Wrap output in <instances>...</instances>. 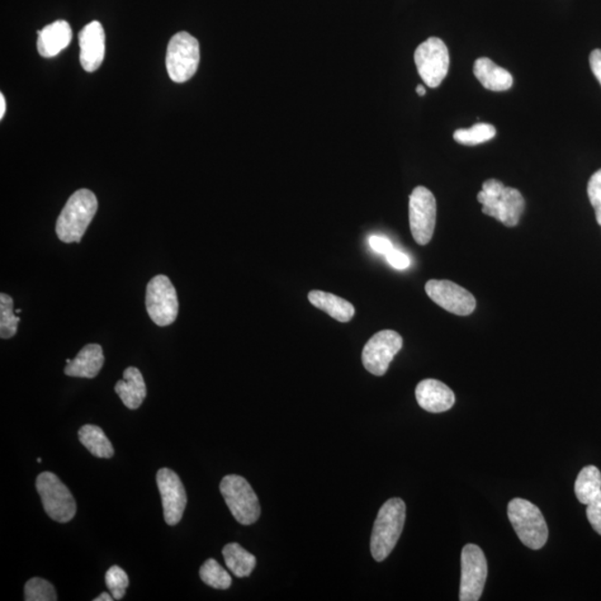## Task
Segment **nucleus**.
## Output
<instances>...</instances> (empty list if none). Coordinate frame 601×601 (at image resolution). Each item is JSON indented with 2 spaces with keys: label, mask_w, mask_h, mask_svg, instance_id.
Returning a JSON list of instances; mask_svg holds the SVG:
<instances>
[{
  "label": "nucleus",
  "mask_w": 601,
  "mask_h": 601,
  "mask_svg": "<svg viewBox=\"0 0 601 601\" xmlns=\"http://www.w3.org/2000/svg\"><path fill=\"white\" fill-rule=\"evenodd\" d=\"M307 297L312 305L339 322L351 321L356 314L351 303L331 293L314 290L311 291Z\"/></svg>",
  "instance_id": "obj_21"
},
{
  "label": "nucleus",
  "mask_w": 601,
  "mask_h": 601,
  "mask_svg": "<svg viewBox=\"0 0 601 601\" xmlns=\"http://www.w3.org/2000/svg\"><path fill=\"white\" fill-rule=\"evenodd\" d=\"M590 68L593 70L595 77L598 79L601 85V50L591 51L589 57Z\"/></svg>",
  "instance_id": "obj_34"
},
{
  "label": "nucleus",
  "mask_w": 601,
  "mask_h": 601,
  "mask_svg": "<svg viewBox=\"0 0 601 601\" xmlns=\"http://www.w3.org/2000/svg\"><path fill=\"white\" fill-rule=\"evenodd\" d=\"M160 496H162L164 520L168 526L181 522L187 504L186 488L173 470L163 468L156 475Z\"/></svg>",
  "instance_id": "obj_14"
},
{
  "label": "nucleus",
  "mask_w": 601,
  "mask_h": 601,
  "mask_svg": "<svg viewBox=\"0 0 601 601\" xmlns=\"http://www.w3.org/2000/svg\"><path fill=\"white\" fill-rule=\"evenodd\" d=\"M200 44L187 32L175 34L168 42L167 68L175 83H186L196 75L200 64Z\"/></svg>",
  "instance_id": "obj_6"
},
{
  "label": "nucleus",
  "mask_w": 601,
  "mask_h": 601,
  "mask_svg": "<svg viewBox=\"0 0 601 601\" xmlns=\"http://www.w3.org/2000/svg\"><path fill=\"white\" fill-rule=\"evenodd\" d=\"M26 601H56L54 586L45 579L32 578L25 585Z\"/></svg>",
  "instance_id": "obj_28"
},
{
  "label": "nucleus",
  "mask_w": 601,
  "mask_h": 601,
  "mask_svg": "<svg viewBox=\"0 0 601 601\" xmlns=\"http://www.w3.org/2000/svg\"><path fill=\"white\" fill-rule=\"evenodd\" d=\"M405 504L400 498L387 501L378 510L371 536V553L377 561L389 557L399 542L405 523Z\"/></svg>",
  "instance_id": "obj_2"
},
{
  "label": "nucleus",
  "mask_w": 601,
  "mask_h": 601,
  "mask_svg": "<svg viewBox=\"0 0 601 601\" xmlns=\"http://www.w3.org/2000/svg\"><path fill=\"white\" fill-rule=\"evenodd\" d=\"M200 577L203 583L214 589H229L232 578L223 567L214 560H208L201 567Z\"/></svg>",
  "instance_id": "obj_26"
},
{
  "label": "nucleus",
  "mask_w": 601,
  "mask_h": 601,
  "mask_svg": "<svg viewBox=\"0 0 601 601\" xmlns=\"http://www.w3.org/2000/svg\"><path fill=\"white\" fill-rule=\"evenodd\" d=\"M511 524L524 546L539 551L548 541V527L541 509L528 500L514 498L508 505Z\"/></svg>",
  "instance_id": "obj_3"
},
{
  "label": "nucleus",
  "mask_w": 601,
  "mask_h": 601,
  "mask_svg": "<svg viewBox=\"0 0 601 601\" xmlns=\"http://www.w3.org/2000/svg\"><path fill=\"white\" fill-rule=\"evenodd\" d=\"M115 392L127 408L139 409L148 395L144 378L139 369L127 368L123 375V380L116 383Z\"/></svg>",
  "instance_id": "obj_20"
},
{
  "label": "nucleus",
  "mask_w": 601,
  "mask_h": 601,
  "mask_svg": "<svg viewBox=\"0 0 601 601\" xmlns=\"http://www.w3.org/2000/svg\"><path fill=\"white\" fill-rule=\"evenodd\" d=\"M80 443L87 449L94 457L110 459L114 456L113 444L97 425L87 424L79 429Z\"/></svg>",
  "instance_id": "obj_22"
},
{
  "label": "nucleus",
  "mask_w": 601,
  "mask_h": 601,
  "mask_svg": "<svg viewBox=\"0 0 601 601\" xmlns=\"http://www.w3.org/2000/svg\"><path fill=\"white\" fill-rule=\"evenodd\" d=\"M73 38L72 28L65 21H56L38 32L37 50L41 56L51 59L63 51Z\"/></svg>",
  "instance_id": "obj_17"
},
{
  "label": "nucleus",
  "mask_w": 601,
  "mask_h": 601,
  "mask_svg": "<svg viewBox=\"0 0 601 601\" xmlns=\"http://www.w3.org/2000/svg\"><path fill=\"white\" fill-rule=\"evenodd\" d=\"M220 490L236 522L244 526L258 522L261 514L257 494L243 477L229 475L221 481Z\"/></svg>",
  "instance_id": "obj_4"
},
{
  "label": "nucleus",
  "mask_w": 601,
  "mask_h": 601,
  "mask_svg": "<svg viewBox=\"0 0 601 601\" xmlns=\"http://www.w3.org/2000/svg\"><path fill=\"white\" fill-rule=\"evenodd\" d=\"M21 319L14 312V300L11 296L0 295V337L11 339L17 332V326Z\"/></svg>",
  "instance_id": "obj_27"
},
{
  "label": "nucleus",
  "mask_w": 601,
  "mask_h": 601,
  "mask_svg": "<svg viewBox=\"0 0 601 601\" xmlns=\"http://www.w3.org/2000/svg\"><path fill=\"white\" fill-rule=\"evenodd\" d=\"M587 192L595 210L596 220L601 226V168L590 178Z\"/></svg>",
  "instance_id": "obj_30"
},
{
  "label": "nucleus",
  "mask_w": 601,
  "mask_h": 601,
  "mask_svg": "<svg viewBox=\"0 0 601 601\" xmlns=\"http://www.w3.org/2000/svg\"><path fill=\"white\" fill-rule=\"evenodd\" d=\"M415 91L416 94L419 95V96H424L425 93H427V91H425V87H423V85H418V87H416Z\"/></svg>",
  "instance_id": "obj_37"
},
{
  "label": "nucleus",
  "mask_w": 601,
  "mask_h": 601,
  "mask_svg": "<svg viewBox=\"0 0 601 601\" xmlns=\"http://www.w3.org/2000/svg\"><path fill=\"white\" fill-rule=\"evenodd\" d=\"M496 134V127L487 123H478L470 129H460L454 132L453 139L459 144L475 146L489 141Z\"/></svg>",
  "instance_id": "obj_25"
},
{
  "label": "nucleus",
  "mask_w": 601,
  "mask_h": 601,
  "mask_svg": "<svg viewBox=\"0 0 601 601\" xmlns=\"http://www.w3.org/2000/svg\"><path fill=\"white\" fill-rule=\"evenodd\" d=\"M587 518L591 527L601 536V491L587 505Z\"/></svg>",
  "instance_id": "obj_31"
},
{
  "label": "nucleus",
  "mask_w": 601,
  "mask_h": 601,
  "mask_svg": "<svg viewBox=\"0 0 601 601\" xmlns=\"http://www.w3.org/2000/svg\"><path fill=\"white\" fill-rule=\"evenodd\" d=\"M98 202L89 189H78L66 203L56 223V234L61 242L80 243L96 214Z\"/></svg>",
  "instance_id": "obj_1"
},
{
  "label": "nucleus",
  "mask_w": 601,
  "mask_h": 601,
  "mask_svg": "<svg viewBox=\"0 0 601 601\" xmlns=\"http://www.w3.org/2000/svg\"><path fill=\"white\" fill-rule=\"evenodd\" d=\"M387 262L397 269H405L410 267V259L408 255L401 252L399 250H392L386 255Z\"/></svg>",
  "instance_id": "obj_32"
},
{
  "label": "nucleus",
  "mask_w": 601,
  "mask_h": 601,
  "mask_svg": "<svg viewBox=\"0 0 601 601\" xmlns=\"http://www.w3.org/2000/svg\"><path fill=\"white\" fill-rule=\"evenodd\" d=\"M370 245L373 250H376L378 254H385L390 252L394 250V244L391 243V241L383 236L373 235L370 238Z\"/></svg>",
  "instance_id": "obj_33"
},
{
  "label": "nucleus",
  "mask_w": 601,
  "mask_h": 601,
  "mask_svg": "<svg viewBox=\"0 0 601 601\" xmlns=\"http://www.w3.org/2000/svg\"><path fill=\"white\" fill-rule=\"evenodd\" d=\"M478 202L484 214L495 217L507 227L517 226L524 211V198L517 188L505 187L498 197L489 196L484 191L478 193Z\"/></svg>",
  "instance_id": "obj_13"
},
{
  "label": "nucleus",
  "mask_w": 601,
  "mask_h": 601,
  "mask_svg": "<svg viewBox=\"0 0 601 601\" xmlns=\"http://www.w3.org/2000/svg\"><path fill=\"white\" fill-rule=\"evenodd\" d=\"M15 312H16V314H21V310H16Z\"/></svg>",
  "instance_id": "obj_39"
},
{
  "label": "nucleus",
  "mask_w": 601,
  "mask_h": 601,
  "mask_svg": "<svg viewBox=\"0 0 601 601\" xmlns=\"http://www.w3.org/2000/svg\"><path fill=\"white\" fill-rule=\"evenodd\" d=\"M402 345H404V340L396 331H380L364 345L362 351L364 368L372 375L385 376L392 360L402 349Z\"/></svg>",
  "instance_id": "obj_11"
},
{
  "label": "nucleus",
  "mask_w": 601,
  "mask_h": 601,
  "mask_svg": "<svg viewBox=\"0 0 601 601\" xmlns=\"http://www.w3.org/2000/svg\"><path fill=\"white\" fill-rule=\"evenodd\" d=\"M80 47V64L88 73L101 68L105 57V32L102 23L94 21L80 31L78 35Z\"/></svg>",
  "instance_id": "obj_15"
},
{
  "label": "nucleus",
  "mask_w": 601,
  "mask_h": 601,
  "mask_svg": "<svg viewBox=\"0 0 601 601\" xmlns=\"http://www.w3.org/2000/svg\"><path fill=\"white\" fill-rule=\"evenodd\" d=\"M105 583L114 599L121 600L125 596L127 587L130 586V579L121 567L113 566L106 572Z\"/></svg>",
  "instance_id": "obj_29"
},
{
  "label": "nucleus",
  "mask_w": 601,
  "mask_h": 601,
  "mask_svg": "<svg viewBox=\"0 0 601 601\" xmlns=\"http://www.w3.org/2000/svg\"><path fill=\"white\" fill-rule=\"evenodd\" d=\"M146 309L151 321L159 326L173 323L178 314L177 290L165 276L151 278L146 287Z\"/></svg>",
  "instance_id": "obj_8"
},
{
  "label": "nucleus",
  "mask_w": 601,
  "mask_h": 601,
  "mask_svg": "<svg viewBox=\"0 0 601 601\" xmlns=\"http://www.w3.org/2000/svg\"><path fill=\"white\" fill-rule=\"evenodd\" d=\"M425 292L435 305L451 314L467 316L476 310L475 296L458 284L447 280H430Z\"/></svg>",
  "instance_id": "obj_12"
},
{
  "label": "nucleus",
  "mask_w": 601,
  "mask_h": 601,
  "mask_svg": "<svg viewBox=\"0 0 601 601\" xmlns=\"http://www.w3.org/2000/svg\"><path fill=\"white\" fill-rule=\"evenodd\" d=\"M488 564L484 551L476 545L465 546L461 552L460 601H478L484 591Z\"/></svg>",
  "instance_id": "obj_10"
},
{
  "label": "nucleus",
  "mask_w": 601,
  "mask_h": 601,
  "mask_svg": "<svg viewBox=\"0 0 601 601\" xmlns=\"http://www.w3.org/2000/svg\"><path fill=\"white\" fill-rule=\"evenodd\" d=\"M601 491V473L597 467H585L575 484V494L579 503L588 505Z\"/></svg>",
  "instance_id": "obj_24"
},
{
  "label": "nucleus",
  "mask_w": 601,
  "mask_h": 601,
  "mask_svg": "<svg viewBox=\"0 0 601 601\" xmlns=\"http://www.w3.org/2000/svg\"><path fill=\"white\" fill-rule=\"evenodd\" d=\"M41 461H42V460H41V458H38V459H37V462H40V463H41Z\"/></svg>",
  "instance_id": "obj_38"
},
{
  "label": "nucleus",
  "mask_w": 601,
  "mask_h": 601,
  "mask_svg": "<svg viewBox=\"0 0 601 601\" xmlns=\"http://www.w3.org/2000/svg\"><path fill=\"white\" fill-rule=\"evenodd\" d=\"M115 600L114 599L113 596L107 593H103L98 596L97 598H95L94 601H113Z\"/></svg>",
  "instance_id": "obj_36"
},
{
  "label": "nucleus",
  "mask_w": 601,
  "mask_h": 601,
  "mask_svg": "<svg viewBox=\"0 0 601 601\" xmlns=\"http://www.w3.org/2000/svg\"><path fill=\"white\" fill-rule=\"evenodd\" d=\"M414 63L424 84L430 88L439 87L451 65L447 45L438 37H430L415 50Z\"/></svg>",
  "instance_id": "obj_7"
},
{
  "label": "nucleus",
  "mask_w": 601,
  "mask_h": 601,
  "mask_svg": "<svg viewBox=\"0 0 601 601\" xmlns=\"http://www.w3.org/2000/svg\"><path fill=\"white\" fill-rule=\"evenodd\" d=\"M419 405L428 413L442 414L451 410L456 404V396L447 385L434 378H425L415 389Z\"/></svg>",
  "instance_id": "obj_16"
},
{
  "label": "nucleus",
  "mask_w": 601,
  "mask_h": 601,
  "mask_svg": "<svg viewBox=\"0 0 601 601\" xmlns=\"http://www.w3.org/2000/svg\"><path fill=\"white\" fill-rule=\"evenodd\" d=\"M435 220H437V201L427 187H415L409 200L410 230L419 245H427L432 241Z\"/></svg>",
  "instance_id": "obj_9"
},
{
  "label": "nucleus",
  "mask_w": 601,
  "mask_h": 601,
  "mask_svg": "<svg viewBox=\"0 0 601 601\" xmlns=\"http://www.w3.org/2000/svg\"><path fill=\"white\" fill-rule=\"evenodd\" d=\"M223 557L227 568L239 578L249 577L257 566V558L236 542L223 548Z\"/></svg>",
  "instance_id": "obj_23"
},
{
  "label": "nucleus",
  "mask_w": 601,
  "mask_h": 601,
  "mask_svg": "<svg viewBox=\"0 0 601 601\" xmlns=\"http://www.w3.org/2000/svg\"><path fill=\"white\" fill-rule=\"evenodd\" d=\"M473 74L482 87L492 92H505L514 85L513 76L508 70L496 65L487 57H481L475 61Z\"/></svg>",
  "instance_id": "obj_19"
},
{
  "label": "nucleus",
  "mask_w": 601,
  "mask_h": 601,
  "mask_svg": "<svg viewBox=\"0 0 601 601\" xmlns=\"http://www.w3.org/2000/svg\"><path fill=\"white\" fill-rule=\"evenodd\" d=\"M36 488L46 514L57 523L70 522L77 513L72 492L53 472H41L37 477Z\"/></svg>",
  "instance_id": "obj_5"
},
{
  "label": "nucleus",
  "mask_w": 601,
  "mask_h": 601,
  "mask_svg": "<svg viewBox=\"0 0 601 601\" xmlns=\"http://www.w3.org/2000/svg\"><path fill=\"white\" fill-rule=\"evenodd\" d=\"M6 112V101H5L4 94H0V118H3Z\"/></svg>",
  "instance_id": "obj_35"
},
{
  "label": "nucleus",
  "mask_w": 601,
  "mask_h": 601,
  "mask_svg": "<svg viewBox=\"0 0 601 601\" xmlns=\"http://www.w3.org/2000/svg\"><path fill=\"white\" fill-rule=\"evenodd\" d=\"M104 366L103 349L99 344H87L65 368V375L74 378H94Z\"/></svg>",
  "instance_id": "obj_18"
}]
</instances>
